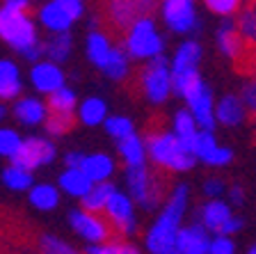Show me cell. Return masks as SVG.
I'll return each instance as SVG.
<instances>
[{
	"label": "cell",
	"instance_id": "1",
	"mask_svg": "<svg viewBox=\"0 0 256 254\" xmlns=\"http://www.w3.org/2000/svg\"><path fill=\"white\" fill-rule=\"evenodd\" d=\"M186 197H188L186 185H176V190L172 192L162 215L158 217V222L151 227L149 236H146V247H149L151 254H170L174 249L178 222H181L183 213H186Z\"/></svg>",
	"mask_w": 256,
	"mask_h": 254
},
{
	"label": "cell",
	"instance_id": "2",
	"mask_svg": "<svg viewBox=\"0 0 256 254\" xmlns=\"http://www.w3.org/2000/svg\"><path fill=\"white\" fill-rule=\"evenodd\" d=\"M146 147H149V156L156 165L174 172H186V169L194 167V156L181 144V140L174 133L158 131L156 126L146 128Z\"/></svg>",
	"mask_w": 256,
	"mask_h": 254
},
{
	"label": "cell",
	"instance_id": "3",
	"mask_svg": "<svg viewBox=\"0 0 256 254\" xmlns=\"http://www.w3.org/2000/svg\"><path fill=\"white\" fill-rule=\"evenodd\" d=\"M126 179L130 195L135 197L140 206L144 208L158 206L160 197H162V176L156 174L154 169H149L146 165H138V167H128Z\"/></svg>",
	"mask_w": 256,
	"mask_h": 254
},
{
	"label": "cell",
	"instance_id": "4",
	"mask_svg": "<svg viewBox=\"0 0 256 254\" xmlns=\"http://www.w3.org/2000/svg\"><path fill=\"white\" fill-rule=\"evenodd\" d=\"M0 37L10 46H14L18 53H26L28 48L37 44L34 23L26 14H16V12L7 10H0Z\"/></svg>",
	"mask_w": 256,
	"mask_h": 254
},
{
	"label": "cell",
	"instance_id": "5",
	"mask_svg": "<svg viewBox=\"0 0 256 254\" xmlns=\"http://www.w3.org/2000/svg\"><path fill=\"white\" fill-rule=\"evenodd\" d=\"M108 14H101L106 19V23L110 26V30H114V35H122L128 32L140 19H151L156 10V3H126V0H119V3H110L106 5Z\"/></svg>",
	"mask_w": 256,
	"mask_h": 254
},
{
	"label": "cell",
	"instance_id": "6",
	"mask_svg": "<svg viewBox=\"0 0 256 254\" xmlns=\"http://www.w3.org/2000/svg\"><path fill=\"white\" fill-rule=\"evenodd\" d=\"M126 48L133 58H158L162 51V39L156 32L151 19H140L126 37Z\"/></svg>",
	"mask_w": 256,
	"mask_h": 254
},
{
	"label": "cell",
	"instance_id": "7",
	"mask_svg": "<svg viewBox=\"0 0 256 254\" xmlns=\"http://www.w3.org/2000/svg\"><path fill=\"white\" fill-rule=\"evenodd\" d=\"M142 80V90L146 94V99L154 103H162L167 99V94L172 92V76L167 69V60L165 58H154L140 74Z\"/></svg>",
	"mask_w": 256,
	"mask_h": 254
},
{
	"label": "cell",
	"instance_id": "8",
	"mask_svg": "<svg viewBox=\"0 0 256 254\" xmlns=\"http://www.w3.org/2000/svg\"><path fill=\"white\" fill-rule=\"evenodd\" d=\"M202 222L208 231H215L218 236H226V238H229L231 233L242 229V220L231 213V206L226 201H220V199L208 201L206 206H204Z\"/></svg>",
	"mask_w": 256,
	"mask_h": 254
},
{
	"label": "cell",
	"instance_id": "9",
	"mask_svg": "<svg viewBox=\"0 0 256 254\" xmlns=\"http://www.w3.org/2000/svg\"><path fill=\"white\" fill-rule=\"evenodd\" d=\"M55 158V147L53 142L42 138H28L21 142L18 151L12 156V167L26 169V172H32L39 165H48Z\"/></svg>",
	"mask_w": 256,
	"mask_h": 254
},
{
	"label": "cell",
	"instance_id": "10",
	"mask_svg": "<svg viewBox=\"0 0 256 254\" xmlns=\"http://www.w3.org/2000/svg\"><path fill=\"white\" fill-rule=\"evenodd\" d=\"M106 220L110 224L112 233L114 236H126V233H133L135 222H133V201L128 199L122 192H114V195L108 199L106 204Z\"/></svg>",
	"mask_w": 256,
	"mask_h": 254
},
{
	"label": "cell",
	"instance_id": "11",
	"mask_svg": "<svg viewBox=\"0 0 256 254\" xmlns=\"http://www.w3.org/2000/svg\"><path fill=\"white\" fill-rule=\"evenodd\" d=\"M186 101H188V106H190V115L194 119V124H199L208 133L213 131V126H215L213 108L215 106H213V92H210V87L206 83H202L197 90L186 96Z\"/></svg>",
	"mask_w": 256,
	"mask_h": 254
},
{
	"label": "cell",
	"instance_id": "12",
	"mask_svg": "<svg viewBox=\"0 0 256 254\" xmlns=\"http://www.w3.org/2000/svg\"><path fill=\"white\" fill-rule=\"evenodd\" d=\"M69 220H71V227H74L82 238L94 240V243H103V240H108L110 236H114L110 224H108V220H101V217L94 215V213L71 211Z\"/></svg>",
	"mask_w": 256,
	"mask_h": 254
},
{
	"label": "cell",
	"instance_id": "13",
	"mask_svg": "<svg viewBox=\"0 0 256 254\" xmlns=\"http://www.w3.org/2000/svg\"><path fill=\"white\" fill-rule=\"evenodd\" d=\"M165 23L174 32H192L197 28V14L190 0H167L162 3Z\"/></svg>",
	"mask_w": 256,
	"mask_h": 254
},
{
	"label": "cell",
	"instance_id": "14",
	"mask_svg": "<svg viewBox=\"0 0 256 254\" xmlns=\"http://www.w3.org/2000/svg\"><path fill=\"white\" fill-rule=\"evenodd\" d=\"M218 46L229 60H234V64H240V60L247 53V44L242 42V37L238 35L234 21H224L218 30Z\"/></svg>",
	"mask_w": 256,
	"mask_h": 254
},
{
	"label": "cell",
	"instance_id": "15",
	"mask_svg": "<svg viewBox=\"0 0 256 254\" xmlns=\"http://www.w3.org/2000/svg\"><path fill=\"white\" fill-rule=\"evenodd\" d=\"M213 115L215 122H220L222 126H240L247 119L245 106H242L238 94H224L218 101V106L213 108Z\"/></svg>",
	"mask_w": 256,
	"mask_h": 254
},
{
	"label": "cell",
	"instance_id": "16",
	"mask_svg": "<svg viewBox=\"0 0 256 254\" xmlns=\"http://www.w3.org/2000/svg\"><path fill=\"white\" fill-rule=\"evenodd\" d=\"M174 247L181 254H208L210 240L204 227H188V229H178L176 233V243Z\"/></svg>",
	"mask_w": 256,
	"mask_h": 254
},
{
	"label": "cell",
	"instance_id": "17",
	"mask_svg": "<svg viewBox=\"0 0 256 254\" xmlns=\"http://www.w3.org/2000/svg\"><path fill=\"white\" fill-rule=\"evenodd\" d=\"M32 83L39 92L53 94V92L64 87V74L53 62H37L34 69H32Z\"/></svg>",
	"mask_w": 256,
	"mask_h": 254
},
{
	"label": "cell",
	"instance_id": "18",
	"mask_svg": "<svg viewBox=\"0 0 256 254\" xmlns=\"http://www.w3.org/2000/svg\"><path fill=\"white\" fill-rule=\"evenodd\" d=\"M39 16H42L44 26L50 28L55 35H58V32H66V30H69V26L74 23V19H71L69 12H66V7H64V0H58V3H48V5H44L42 12H39Z\"/></svg>",
	"mask_w": 256,
	"mask_h": 254
},
{
	"label": "cell",
	"instance_id": "19",
	"mask_svg": "<svg viewBox=\"0 0 256 254\" xmlns=\"http://www.w3.org/2000/svg\"><path fill=\"white\" fill-rule=\"evenodd\" d=\"M234 26H236V30H238V35L242 37V42H245L247 46L256 48V3L240 5Z\"/></svg>",
	"mask_w": 256,
	"mask_h": 254
},
{
	"label": "cell",
	"instance_id": "20",
	"mask_svg": "<svg viewBox=\"0 0 256 254\" xmlns=\"http://www.w3.org/2000/svg\"><path fill=\"white\" fill-rule=\"evenodd\" d=\"M80 172L92 181V183H106V179L114 172V165L106 154H96V156H85Z\"/></svg>",
	"mask_w": 256,
	"mask_h": 254
},
{
	"label": "cell",
	"instance_id": "21",
	"mask_svg": "<svg viewBox=\"0 0 256 254\" xmlns=\"http://www.w3.org/2000/svg\"><path fill=\"white\" fill-rule=\"evenodd\" d=\"M21 92V76L16 64L10 60H0V99H14Z\"/></svg>",
	"mask_w": 256,
	"mask_h": 254
},
{
	"label": "cell",
	"instance_id": "22",
	"mask_svg": "<svg viewBox=\"0 0 256 254\" xmlns=\"http://www.w3.org/2000/svg\"><path fill=\"white\" fill-rule=\"evenodd\" d=\"M114 185L112 183H96V185H92V190L87 192L85 197H82V206H85V211L87 213H101L103 208H106V204H108V199H110L112 195H114Z\"/></svg>",
	"mask_w": 256,
	"mask_h": 254
},
{
	"label": "cell",
	"instance_id": "23",
	"mask_svg": "<svg viewBox=\"0 0 256 254\" xmlns=\"http://www.w3.org/2000/svg\"><path fill=\"white\" fill-rule=\"evenodd\" d=\"M110 53H112V46L106 35L103 32H92L90 39H87V55H90L92 62L103 69L108 64V60H110Z\"/></svg>",
	"mask_w": 256,
	"mask_h": 254
},
{
	"label": "cell",
	"instance_id": "24",
	"mask_svg": "<svg viewBox=\"0 0 256 254\" xmlns=\"http://www.w3.org/2000/svg\"><path fill=\"white\" fill-rule=\"evenodd\" d=\"M16 119H21L23 124L32 126V124H39L46 117V106L37 99H21L14 108Z\"/></svg>",
	"mask_w": 256,
	"mask_h": 254
},
{
	"label": "cell",
	"instance_id": "25",
	"mask_svg": "<svg viewBox=\"0 0 256 254\" xmlns=\"http://www.w3.org/2000/svg\"><path fill=\"white\" fill-rule=\"evenodd\" d=\"M60 185L74 197H85L87 192L92 190V181L87 179L80 169H66V172L60 176Z\"/></svg>",
	"mask_w": 256,
	"mask_h": 254
},
{
	"label": "cell",
	"instance_id": "26",
	"mask_svg": "<svg viewBox=\"0 0 256 254\" xmlns=\"http://www.w3.org/2000/svg\"><path fill=\"white\" fill-rule=\"evenodd\" d=\"M174 135L178 140H181V144L190 151V144L192 140H194V135H197V124H194V119H192V115L188 110H178L174 117Z\"/></svg>",
	"mask_w": 256,
	"mask_h": 254
},
{
	"label": "cell",
	"instance_id": "27",
	"mask_svg": "<svg viewBox=\"0 0 256 254\" xmlns=\"http://www.w3.org/2000/svg\"><path fill=\"white\" fill-rule=\"evenodd\" d=\"M202 58V48L197 42H186L174 58V74L176 71H192Z\"/></svg>",
	"mask_w": 256,
	"mask_h": 254
},
{
	"label": "cell",
	"instance_id": "28",
	"mask_svg": "<svg viewBox=\"0 0 256 254\" xmlns=\"http://www.w3.org/2000/svg\"><path fill=\"white\" fill-rule=\"evenodd\" d=\"M119 154L124 156L128 167L144 165V142L138 135H128V138H124L122 142H119Z\"/></svg>",
	"mask_w": 256,
	"mask_h": 254
},
{
	"label": "cell",
	"instance_id": "29",
	"mask_svg": "<svg viewBox=\"0 0 256 254\" xmlns=\"http://www.w3.org/2000/svg\"><path fill=\"white\" fill-rule=\"evenodd\" d=\"M48 112H58V115H74V108H76V94L66 87L62 90L48 94Z\"/></svg>",
	"mask_w": 256,
	"mask_h": 254
},
{
	"label": "cell",
	"instance_id": "30",
	"mask_svg": "<svg viewBox=\"0 0 256 254\" xmlns=\"http://www.w3.org/2000/svg\"><path fill=\"white\" fill-rule=\"evenodd\" d=\"M202 76L197 74V69L192 71H176V74H172V90L176 92V94L181 96H188L190 92H194L202 85Z\"/></svg>",
	"mask_w": 256,
	"mask_h": 254
},
{
	"label": "cell",
	"instance_id": "31",
	"mask_svg": "<svg viewBox=\"0 0 256 254\" xmlns=\"http://www.w3.org/2000/svg\"><path fill=\"white\" fill-rule=\"evenodd\" d=\"M46 53L50 55L53 62H62V60L69 58V51H71V35L69 32H58L53 37L48 39L46 44Z\"/></svg>",
	"mask_w": 256,
	"mask_h": 254
},
{
	"label": "cell",
	"instance_id": "32",
	"mask_svg": "<svg viewBox=\"0 0 256 254\" xmlns=\"http://www.w3.org/2000/svg\"><path fill=\"white\" fill-rule=\"evenodd\" d=\"M58 199H60L58 190H55L53 185H46V183L34 185L32 192H30V201L37 208H42V211H50V208H55L58 206Z\"/></svg>",
	"mask_w": 256,
	"mask_h": 254
},
{
	"label": "cell",
	"instance_id": "33",
	"mask_svg": "<svg viewBox=\"0 0 256 254\" xmlns=\"http://www.w3.org/2000/svg\"><path fill=\"white\" fill-rule=\"evenodd\" d=\"M103 71H106V76H110V78H114V80L124 78V76L128 74V53L126 51L119 46H112L110 60H108V64L103 67Z\"/></svg>",
	"mask_w": 256,
	"mask_h": 254
},
{
	"label": "cell",
	"instance_id": "34",
	"mask_svg": "<svg viewBox=\"0 0 256 254\" xmlns=\"http://www.w3.org/2000/svg\"><path fill=\"white\" fill-rule=\"evenodd\" d=\"M80 119L87 124V126H96L106 119V103L101 99H87L82 106H80Z\"/></svg>",
	"mask_w": 256,
	"mask_h": 254
},
{
	"label": "cell",
	"instance_id": "35",
	"mask_svg": "<svg viewBox=\"0 0 256 254\" xmlns=\"http://www.w3.org/2000/svg\"><path fill=\"white\" fill-rule=\"evenodd\" d=\"M2 181H5V185L12 188V190H26V188L32 185V174L18 167H7L2 172Z\"/></svg>",
	"mask_w": 256,
	"mask_h": 254
},
{
	"label": "cell",
	"instance_id": "36",
	"mask_svg": "<svg viewBox=\"0 0 256 254\" xmlns=\"http://www.w3.org/2000/svg\"><path fill=\"white\" fill-rule=\"evenodd\" d=\"M218 147V142H215V138H213V133H208V131H202V133H197L194 135V140H192V144H190V154L194 156V158H206L213 149Z\"/></svg>",
	"mask_w": 256,
	"mask_h": 254
},
{
	"label": "cell",
	"instance_id": "37",
	"mask_svg": "<svg viewBox=\"0 0 256 254\" xmlns=\"http://www.w3.org/2000/svg\"><path fill=\"white\" fill-rule=\"evenodd\" d=\"M76 124L74 115H58V112H48L46 117V131L50 135H64L66 131H71Z\"/></svg>",
	"mask_w": 256,
	"mask_h": 254
},
{
	"label": "cell",
	"instance_id": "38",
	"mask_svg": "<svg viewBox=\"0 0 256 254\" xmlns=\"http://www.w3.org/2000/svg\"><path fill=\"white\" fill-rule=\"evenodd\" d=\"M106 128L112 138H117V140H124V138H128V135H133V122L126 119V117H110L106 122Z\"/></svg>",
	"mask_w": 256,
	"mask_h": 254
},
{
	"label": "cell",
	"instance_id": "39",
	"mask_svg": "<svg viewBox=\"0 0 256 254\" xmlns=\"http://www.w3.org/2000/svg\"><path fill=\"white\" fill-rule=\"evenodd\" d=\"M240 101H242V106H245L247 119H254L256 122V78L245 83L242 92H240Z\"/></svg>",
	"mask_w": 256,
	"mask_h": 254
},
{
	"label": "cell",
	"instance_id": "40",
	"mask_svg": "<svg viewBox=\"0 0 256 254\" xmlns=\"http://www.w3.org/2000/svg\"><path fill=\"white\" fill-rule=\"evenodd\" d=\"M18 147H21V138L10 128H2L0 131V156H10L12 158L18 151Z\"/></svg>",
	"mask_w": 256,
	"mask_h": 254
},
{
	"label": "cell",
	"instance_id": "41",
	"mask_svg": "<svg viewBox=\"0 0 256 254\" xmlns=\"http://www.w3.org/2000/svg\"><path fill=\"white\" fill-rule=\"evenodd\" d=\"M206 10L215 12V14L224 16V19H229V16L238 14L240 3L238 0H206Z\"/></svg>",
	"mask_w": 256,
	"mask_h": 254
},
{
	"label": "cell",
	"instance_id": "42",
	"mask_svg": "<svg viewBox=\"0 0 256 254\" xmlns=\"http://www.w3.org/2000/svg\"><path fill=\"white\" fill-rule=\"evenodd\" d=\"M42 252L44 254H78L71 245H66L64 240L55 238V236H44L42 238Z\"/></svg>",
	"mask_w": 256,
	"mask_h": 254
},
{
	"label": "cell",
	"instance_id": "43",
	"mask_svg": "<svg viewBox=\"0 0 256 254\" xmlns=\"http://www.w3.org/2000/svg\"><path fill=\"white\" fill-rule=\"evenodd\" d=\"M87 254H140L133 245L126 243H110V245H92Z\"/></svg>",
	"mask_w": 256,
	"mask_h": 254
},
{
	"label": "cell",
	"instance_id": "44",
	"mask_svg": "<svg viewBox=\"0 0 256 254\" xmlns=\"http://www.w3.org/2000/svg\"><path fill=\"white\" fill-rule=\"evenodd\" d=\"M234 160V151L226 147H215L210 154L204 158V163L208 165H215V167H222V165H229Z\"/></svg>",
	"mask_w": 256,
	"mask_h": 254
},
{
	"label": "cell",
	"instance_id": "45",
	"mask_svg": "<svg viewBox=\"0 0 256 254\" xmlns=\"http://www.w3.org/2000/svg\"><path fill=\"white\" fill-rule=\"evenodd\" d=\"M234 252L236 245L226 236H218L215 240H210V247H208V254H234Z\"/></svg>",
	"mask_w": 256,
	"mask_h": 254
},
{
	"label": "cell",
	"instance_id": "46",
	"mask_svg": "<svg viewBox=\"0 0 256 254\" xmlns=\"http://www.w3.org/2000/svg\"><path fill=\"white\" fill-rule=\"evenodd\" d=\"M204 192H206L208 197H220L224 192L222 179H208L206 183H204Z\"/></svg>",
	"mask_w": 256,
	"mask_h": 254
},
{
	"label": "cell",
	"instance_id": "47",
	"mask_svg": "<svg viewBox=\"0 0 256 254\" xmlns=\"http://www.w3.org/2000/svg\"><path fill=\"white\" fill-rule=\"evenodd\" d=\"M64 7H66V12H69L71 19H80L82 16V10H85V5L82 3H78V0H64Z\"/></svg>",
	"mask_w": 256,
	"mask_h": 254
},
{
	"label": "cell",
	"instance_id": "48",
	"mask_svg": "<svg viewBox=\"0 0 256 254\" xmlns=\"http://www.w3.org/2000/svg\"><path fill=\"white\" fill-rule=\"evenodd\" d=\"M229 197H231V204H236V206L245 204V190H242L240 185H231V188H229Z\"/></svg>",
	"mask_w": 256,
	"mask_h": 254
},
{
	"label": "cell",
	"instance_id": "49",
	"mask_svg": "<svg viewBox=\"0 0 256 254\" xmlns=\"http://www.w3.org/2000/svg\"><path fill=\"white\" fill-rule=\"evenodd\" d=\"M44 53H46V46H44L42 42H37V44H34V46H32V48H28V51H26V53H23V55H26L28 60H32V62H34V60H39Z\"/></svg>",
	"mask_w": 256,
	"mask_h": 254
},
{
	"label": "cell",
	"instance_id": "50",
	"mask_svg": "<svg viewBox=\"0 0 256 254\" xmlns=\"http://www.w3.org/2000/svg\"><path fill=\"white\" fill-rule=\"evenodd\" d=\"M82 160H85L82 154H66V160H64V163H66L69 169H80L82 167Z\"/></svg>",
	"mask_w": 256,
	"mask_h": 254
},
{
	"label": "cell",
	"instance_id": "51",
	"mask_svg": "<svg viewBox=\"0 0 256 254\" xmlns=\"http://www.w3.org/2000/svg\"><path fill=\"white\" fill-rule=\"evenodd\" d=\"M245 254H256V243H252L250 247H247V252Z\"/></svg>",
	"mask_w": 256,
	"mask_h": 254
},
{
	"label": "cell",
	"instance_id": "52",
	"mask_svg": "<svg viewBox=\"0 0 256 254\" xmlns=\"http://www.w3.org/2000/svg\"><path fill=\"white\" fill-rule=\"evenodd\" d=\"M5 117V106H0V119Z\"/></svg>",
	"mask_w": 256,
	"mask_h": 254
}]
</instances>
